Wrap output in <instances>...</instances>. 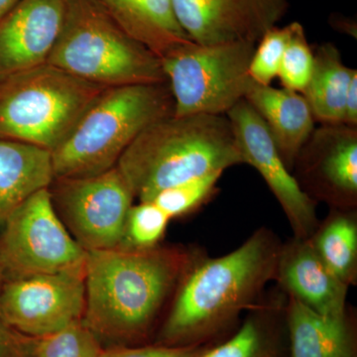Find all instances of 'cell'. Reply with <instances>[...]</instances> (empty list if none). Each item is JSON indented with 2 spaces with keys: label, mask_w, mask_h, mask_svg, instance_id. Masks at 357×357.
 Listing matches in <instances>:
<instances>
[{
  "label": "cell",
  "mask_w": 357,
  "mask_h": 357,
  "mask_svg": "<svg viewBox=\"0 0 357 357\" xmlns=\"http://www.w3.org/2000/svg\"><path fill=\"white\" fill-rule=\"evenodd\" d=\"M286 321L291 357H354V337L345 318L321 316L288 298Z\"/></svg>",
  "instance_id": "19"
},
{
  "label": "cell",
  "mask_w": 357,
  "mask_h": 357,
  "mask_svg": "<svg viewBox=\"0 0 357 357\" xmlns=\"http://www.w3.org/2000/svg\"><path fill=\"white\" fill-rule=\"evenodd\" d=\"M171 218L153 202H139L131 206L119 248L143 251L158 248Z\"/></svg>",
  "instance_id": "23"
},
{
  "label": "cell",
  "mask_w": 357,
  "mask_h": 357,
  "mask_svg": "<svg viewBox=\"0 0 357 357\" xmlns=\"http://www.w3.org/2000/svg\"><path fill=\"white\" fill-rule=\"evenodd\" d=\"M2 227L0 274L4 282L37 275L84 272L88 252L59 218L49 188L26 199Z\"/></svg>",
  "instance_id": "8"
},
{
  "label": "cell",
  "mask_w": 357,
  "mask_h": 357,
  "mask_svg": "<svg viewBox=\"0 0 357 357\" xmlns=\"http://www.w3.org/2000/svg\"><path fill=\"white\" fill-rule=\"evenodd\" d=\"M274 281L288 298L321 316H347L349 287L326 266L309 238L293 236L281 244Z\"/></svg>",
  "instance_id": "15"
},
{
  "label": "cell",
  "mask_w": 357,
  "mask_h": 357,
  "mask_svg": "<svg viewBox=\"0 0 357 357\" xmlns=\"http://www.w3.org/2000/svg\"><path fill=\"white\" fill-rule=\"evenodd\" d=\"M119 25L160 59L191 43L174 14L171 0H98Z\"/></svg>",
  "instance_id": "18"
},
{
  "label": "cell",
  "mask_w": 357,
  "mask_h": 357,
  "mask_svg": "<svg viewBox=\"0 0 357 357\" xmlns=\"http://www.w3.org/2000/svg\"><path fill=\"white\" fill-rule=\"evenodd\" d=\"M84 272L37 275L6 281L0 290V314L28 337L40 338L83 319Z\"/></svg>",
  "instance_id": "10"
},
{
  "label": "cell",
  "mask_w": 357,
  "mask_h": 357,
  "mask_svg": "<svg viewBox=\"0 0 357 357\" xmlns=\"http://www.w3.org/2000/svg\"><path fill=\"white\" fill-rule=\"evenodd\" d=\"M255 43L191 42L161 58L174 100V115H227L255 83L249 65Z\"/></svg>",
  "instance_id": "7"
},
{
  "label": "cell",
  "mask_w": 357,
  "mask_h": 357,
  "mask_svg": "<svg viewBox=\"0 0 357 357\" xmlns=\"http://www.w3.org/2000/svg\"><path fill=\"white\" fill-rule=\"evenodd\" d=\"M199 352L194 347H121V349L102 351L100 357H198Z\"/></svg>",
  "instance_id": "28"
},
{
  "label": "cell",
  "mask_w": 357,
  "mask_h": 357,
  "mask_svg": "<svg viewBox=\"0 0 357 357\" xmlns=\"http://www.w3.org/2000/svg\"><path fill=\"white\" fill-rule=\"evenodd\" d=\"M342 123L351 128H357V70L356 69L352 73L349 89H347Z\"/></svg>",
  "instance_id": "30"
},
{
  "label": "cell",
  "mask_w": 357,
  "mask_h": 357,
  "mask_svg": "<svg viewBox=\"0 0 357 357\" xmlns=\"http://www.w3.org/2000/svg\"><path fill=\"white\" fill-rule=\"evenodd\" d=\"M269 306L268 303H259L229 340L210 351H201L198 357H271V342L265 324Z\"/></svg>",
  "instance_id": "22"
},
{
  "label": "cell",
  "mask_w": 357,
  "mask_h": 357,
  "mask_svg": "<svg viewBox=\"0 0 357 357\" xmlns=\"http://www.w3.org/2000/svg\"><path fill=\"white\" fill-rule=\"evenodd\" d=\"M51 152L0 137V225L21 204L53 182Z\"/></svg>",
  "instance_id": "17"
},
{
  "label": "cell",
  "mask_w": 357,
  "mask_h": 357,
  "mask_svg": "<svg viewBox=\"0 0 357 357\" xmlns=\"http://www.w3.org/2000/svg\"><path fill=\"white\" fill-rule=\"evenodd\" d=\"M309 241L340 280L349 287L357 285L356 210L331 208Z\"/></svg>",
  "instance_id": "21"
},
{
  "label": "cell",
  "mask_w": 357,
  "mask_h": 357,
  "mask_svg": "<svg viewBox=\"0 0 357 357\" xmlns=\"http://www.w3.org/2000/svg\"><path fill=\"white\" fill-rule=\"evenodd\" d=\"M105 89L45 63L0 79V137L53 151Z\"/></svg>",
  "instance_id": "6"
},
{
  "label": "cell",
  "mask_w": 357,
  "mask_h": 357,
  "mask_svg": "<svg viewBox=\"0 0 357 357\" xmlns=\"http://www.w3.org/2000/svg\"><path fill=\"white\" fill-rule=\"evenodd\" d=\"M98 337L83 319L47 337L35 338L33 357H100Z\"/></svg>",
  "instance_id": "24"
},
{
  "label": "cell",
  "mask_w": 357,
  "mask_h": 357,
  "mask_svg": "<svg viewBox=\"0 0 357 357\" xmlns=\"http://www.w3.org/2000/svg\"><path fill=\"white\" fill-rule=\"evenodd\" d=\"M281 244L272 230L261 227L227 255L208 257L201 251L176 290L162 340L192 347L257 306L274 281Z\"/></svg>",
  "instance_id": "1"
},
{
  "label": "cell",
  "mask_w": 357,
  "mask_h": 357,
  "mask_svg": "<svg viewBox=\"0 0 357 357\" xmlns=\"http://www.w3.org/2000/svg\"><path fill=\"white\" fill-rule=\"evenodd\" d=\"M331 25L335 28V30L340 32L347 33L351 36L356 37V22L349 18L344 17L340 15H332L330 18Z\"/></svg>",
  "instance_id": "31"
},
{
  "label": "cell",
  "mask_w": 357,
  "mask_h": 357,
  "mask_svg": "<svg viewBox=\"0 0 357 357\" xmlns=\"http://www.w3.org/2000/svg\"><path fill=\"white\" fill-rule=\"evenodd\" d=\"M314 67V50L307 42L304 27L292 22V31L284 51L278 77L284 89L303 93Z\"/></svg>",
  "instance_id": "26"
},
{
  "label": "cell",
  "mask_w": 357,
  "mask_h": 357,
  "mask_svg": "<svg viewBox=\"0 0 357 357\" xmlns=\"http://www.w3.org/2000/svg\"><path fill=\"white\" fill-rule=\"evenodd\" d=\"M20 0H0V18L6 15Z\"/></svg>",
  "instance_id": "32"
},
{
  "label": "cell",
  "mask_w": 357,
  "mask_h": 357,
  "mask_svg": "<svg viewBox=\"0 0 357 357\" xmlns=\"http://www.w3.org/2000/svg\"><path fill=\"white\" fill-rule=\"evenodd\" d=\"M294 170L301 189L316 203L356 210L357 128L337 123L314 128Z\"/></svg>",
  "instance_id": "12"
},
{
  "label": "cell",
  "mask_w": 357,
  "mask_h": 357,
  "mask_svg": "<svg viewBox=\"0 0 357 357\" xmlns=\"http://www.w3.org/2000/svg\"><path fill=\"white\" fill-rule=\"evenodd\" d=\"M244 164L227 115L192 114L160 119L142 131L117 162L139 202L158 192Z\"/></svg>",
  "instance_id": "3"
},
{
  "label": "cell",
  "mask_w": 357,
  "mask_h": 357,
  "mask_svg": "<svg viewBox=\"0 0 357 357\" xmlns=\"http://www.w3.org/2000/svg\"><path fill=\"white\" fill-rule=\"evenodd\" d=\"M222 174L218 171L173 185L158 192L150 202L160 206L171 220L190 215L211 199Z\"/></svg>",
  "instance_id": "25"
},
{
  "label": "cell",
  "mask_w": 357,
  "mask_h": 357,
  "mask_svg": "<svg viewBox=\"0 0 357 357\" xmlns=\"http://www.w3.org/2000/svg\"><path fill=\"white\" fill-rule=\"evenodd\" d=\"M171 115L174 100L167 83L105 89L51 152L54 178L107 172L144 129Z\"/></svg>",
  "instance_id": "4"
},
{
  "label": "cell",
  "mask_w": 357,
  "mask_h": 357,
  "mask_svg": "<svg viewBox=\"0 0 357 357\" xmlns=\"http://www.w3.org/2000/svg\"><path fill=\"white\" fill-rule=\"evenodd\" d=\"M199 253L160 246L143 251H89L82 319L98 337H143Z\"/></svg>",
  "instance_id": "2"
},
{
  "label": "cell",
  "mask_w": 357,
  "mask_h": 357,
  "mask_svg": "<svg viewBox=\"0 0 357 357\" xmlns=\"http://www.w3.org/2000/svg\"><path fill=\"white\" fill-rule=\"evenodd\" d=\"M47 63L103 88L167 83L161 59L129 35L98 0H69Z\"/></svg>",
  "instance_id": "5"
},
{
  "label": "cell",
  "mask_w": 357,
  "mask_h": 357,
  "mask_svg": "<svg viewBox=\"0 0 357 357\" xmlns=\"http://www.w3.org/2000/svg\"><path fill=\"white\" fill-rule=\"evenodd\" d=\"M244 164H249L264 178L280 204L294 236L309 238L319 225L317 203L301 189L281 158L266 124L249 105L241 100L227 114Z\"/></svg>",
  "instance_id": "11"
},
{
  "label": "cell",
  "mask_w": 357,
  "mask_h": 357,
  "mask_svg": "<svg viewBox=\"0 0 357 357\" xmlns=\"http://www.w3.org/2000/svg\"><path fill=\"white\" fill-rule=\"evenodd\" d=\"M69 0H20L0 18V79L48 61Z\"/></svg>",
  "instance_id": "14"
},
{
  "label": "cell",
  "mask_w": 357,
  "mask_h": 357,
  "mask_svg": "<svg viewBox=\"0 0 357 357\" xmlns=\"http://www.w3.org/2000/svg\"><path fill=\"white\" fill-rule=\"evenodd\" d=\"M4 280L3 278H2L1 274H0V290H1L2 285H3Z\"/></svg>",
  "instance_id": "33"
},
{
  "label": "cell",
  "mask_w": 357,
  "mask_h": 357,
  "mask_svg": "<svg viewBox=\"0 0 357 357\" xmlns=\"http://www.w3.org/2000/svg\"><path fill=\"white\" fill-rule=\"evenodd\" d=\"M49 192L59 218L86 252L119 248L135 197L116 166L89 177L54 178Z\"/></svg>",
  "instance_id": "9"
},
{
  "label": "cell",
  "mask_w": 357,
  "mask_h": 357,
  "mask_svg": "<svg viewBox=\"0 0 357 357\" xmlns=\"http://www.w3.org/2000/svg\"><path fill=\"white\" fill-rule=\"evenodd\" d=\"M245 100L261 116L282 160L292 172L301 149L316 128L306 98L290 89L255 84Z\"/></svg>",
  "instance_id": "16"
},
{
  "label": "cell",
  "mask_w": 357,
  "mask_h": 357,
  "mask_svg": "<svg viewBox=\"0 0 357 357\" xmlns=\"http://www.w3.org/2000/svg\"><path fill=\"white\" fill-rule=\"evenodd\" d=\"M292 23L268 30L257 42L249 65V76L258 86H271L278 77L284 51L290 38Z\"/></svg>",
  "instance_id": "27"
},
{
  "label": "cell",
  "mask_w": 357,
  "mask_h": 357,
  "mask_svg": "<svg viewBox=\"0 0 357 357\" xmlns=\"http://www.w3.org/2000/svg\"><path fill=\"white\" fill-rule=\"evenodd\" d=\"M354 70L344 64L335 44L317 47L311 77L302 93L314 121L321 124L342 123L345 98Z\"/></svg>",
  "instance_id": "20"
},
{
  "label": "cell",
  "mask_w": 357,
  "mask_h": 357,
  "mask_svg": "<svg viewBox=\"0 0 357 357\" xmlns=\"http://www.w3.org/2000/svg\"><path fill=\"white\" fill-rule=\"evenodd\" d=\"M35 338L11 328L0 314V357H33Z\"/></svg>",
  "instance_id": "29"
},
{
  "label": "cell",
  "mask_w": 357,
  "mask_h": 357,
  "mask_svg": "<svg viewBox=\"0 0 357 357\" xmlns=\"http://www.w3.org/2000/svg\"><path fill=\"white\" fill-rule=\"evenodd\" d=\"M181 28L194 43L257 44L285 16L288 0H171Z\"/></svg>",
  "instance_id": "13"
}]
</instances>
